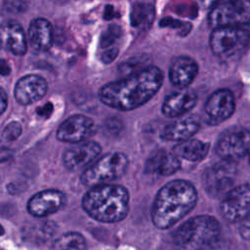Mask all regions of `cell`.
Here are the masks:
<instances>
[{
    "mask_svg": "<svg viewBox=\"0 0 250 250\" xmlns=\"http://www.w3.org/2000/svg\"><path fill=\"white\" fill-rule=\"evenodd\" d=\"M84 211L102 223H117L129 211L128 190L119 185L105 184L91 188L82 199Z\"/></svg>",
    "mask_w": 250,
    "mask_h": 250,
    "instance_id": "3",
    "label": "cell"
},
{
    "mask_svg": "<svg viewBox=\"0 0 250 250\" xmlns=\"http://www.w3.org/2000/svg\"><path fill=\"white\" fill-rule=\"evenodd\" d=\"M102 151L101 146L96 142H81L67 148L62 155L63 165L71 171L88 167L94 162Z\"/></svg>",
    "mask_w": 250,
    "mask_h": 250,
    "instance_id": "13",
    "label": "cell"
},
{
    "mask_svg": "<svg viewBox=\"0 0 250 250\" xmlns=\"http://www.w3.org/2000/svg\"><path fill=\"white\" fill-rule=\"evenodd\" d=\"M128 164V158L122 152L104 154L84 170L80 179L81 183L90 188L109 184L125 174Z\"/></svg>",
    "mask_w": 250,
    "mask_h": 250,
    "instance_id": "6",
    "label": "cell"
},
{
    "mask_svg": "<svg viewBox=\"0 0 250 250\" xmlns=\"http://www.w3.org/2000/svg\"><path fill=\"white\" fill-rule=\"evenodd\" d=\"M200 128L197 117L190 115L168 124L162 131V137L167 141L182 142L189 139Z\"/></svg>",
    "mask_w": 250,
    "mask_h": 250,
    "instance_id": "21",
    "label": "cell"
},
{
    "mask_svg": "<svg viewBox=\"0 0 250 250\" xmlns=\"http://www.w3.org/2000/svg\"><path fill=\"white\" fill-rule=\"evenodd\" d=\"M197 192L186 180H174L157 192L151 208L153 225L161 229H169L188 214L195 206Z\"/></svg>",
    "mask_w": 250,
    "mask_h": 250,
    "instance_id": "2",
    "label": "cell"
},
{
    "mask_svg": "<svg viewBox=\"0 0 250 250\" xmlns=\"http://www.w3.org/2000/svg\"><path fill=\"white\" fill-rule=\"evenodd\" d=\"M8 104V98L5 91L0 88V115L5 111Z\"/></svg>",
    "mask_w": 250,
    "mask_h": 250,
    "instance_id": "30",
    "label": "cell"
},
{
    "mask_svg": "<svg viewBox=\"0 0 250 250\" xmlns=\"http://www.w3.org/2000/svg\"><path fill=\"white\" fill-rule=\"evenodd\" d=\"M21 134V125L17 122H11L9 123L2 134V140H4V142H13L15 140H17L20 135Z\"/></svg>",
    "mask_w": 250,
    "mask_h": 250,
    "instance_id": "26",
    "label": "cell"
},
{
    "mask_svg": "<svg viewBox=\"0 0 250 250\" xmlns=\"http://www.w3.org/2000/svg\"><path fill=\"white\" fill-rule=\"evenodd\" d=\"M0 47H1V46H0Z\"/></svg>",
    "mask_w": 250,
    "mask_h": 250,
    "instance_id": "36",
    "label": "cell"
},
{
    "mask_svg": "<svg viewBox=\"0 0 250 250\" xmlns=\"http://www.w3.org/2000/svg\"><path fill=\"white\" fill-rule=\"evenodd\" d=\"M52 2H54V3H59V4H62V3H65V2H67V1H69V0H51Z\"/></svg>",
    "mask_w": 250,
    "mask_h": 250,
    "instance_id": "34",
    "label": "cell"
},
{
    "mask_svg": "<svg viewBox=\"0 0 250 250\" xmlns=\"http://www.w3.org/2000/svg\"><path fill=\"white\" fill-rule=\"evenodd\" d=\"M28 232L30 233V236L35 239L46 240L53 234L54 225L52 222H43V224L34 226L28 230Z\"/></svg>",
    "mask_w": 250,
    "mask_h": 250,
    "instance_id": "25",
    "label": "cell"
},
{
    "mask_svg": "<svg viewBox=\"0 0 250 250\" xmlns=\"http://www.w3.org/2000/svg\"><path fill=\"white\" fill-rule=\"evenodd\" d=\"M209 43L215 56L223 60H234L247 50L249 44L248 24L214 28Z\"/></svg>",
    "mask_w": 250,
    "mask_h": 250,
    "instance_id": "5",
    "label": "cell"
},
{
    "mask_svg": "<svg viewBox=\"0 0 250 250\" xmlns=\"http://www.w3.org/2000/svg\"><path fill=\"white\" fill-rule=\"evenodd\" d=\"M249 151V132L244 128H233L226 131L219 138L216 152L226 160L235 161L243 158Z\"/></svg>",
    "mask_w": 250,
    "mask_h": 250,
    "instance_id": "10",
    "label": "cell"
},
{
    "mask_svg": "<svg viewBox=\"0 0 250 250\" xmlns=\"http://www.w3.org/2000/svg\"><path fill=\"white\" fill-rule=\"evenodd\" d=\"M116 31L108 27V30L101 38V60L106 63L113 61L118 54V47L115 45L116 39H118Z\"/></svg>",
    "mask_w": 250,
    "mask_h": 250,
    "instance_id": "23",
    "label": "cell"
},
{
    "mask_svg": "<svg viewBox=\"0 0 250 250\" xmlns=\"http://www.w3.org/2000/svg\"><path fill=\"white\" fill-rule=\"evenodd\" d=\"M65 199V194L61 190L45 189L29 199L27 210L34 217H45L59 211L64 205Z\"/></svg>",
    "mask_w": 250,
    "mask_h": 250,
    "instance_id": "15",
    "label": "cell"
},
{
    "mask_svg": "<svg viewBox=\"0 0 250 250\" xmlns=\"http://www.w3.org/2000/svg\"><path fill=\"white\" fill-rule=\"evenodd\" d=\"M53 250H86V241L78 232H67L55 241Z\"/></svg>",
    "mask_w": 250,
    "mask_h": 250,
    "instance_id": "24",
    "label": "cell"
},
{
    "mask_svg": "<svg viewBox=\"0 0 250 250\" xmlns=\"http://www.w3.org/2000/svg\"><path fill=\"white\" fill-rule=\"evenodd\" d=\"M249 8L243 0H219L208 16L210 27L247 25L249 23Z\"/></svg>",
    "mask_w": 250,
    "mask_h": 250,
    "instance_id": "7",
    "label": "cell"
},
{
    "mask_svg": "<svg viewBox=\"0 0 250 250\" xmlns=\"http://www.w3.org/2000/svg\"><path fill=\"white\" fill-rule=\"evenodd\" d=\"M4 232H5V230H4V228L0 225V235H3L4 234Z\"/></svg>",
    "mask_w": 250,
    "mask_h": 250,
    "instance_id": "35",
    "label": "cell"
},
{
    "mask_svg": "<svg viewBox=\"0 0 250 250\" xmlns=\"http://www.w3.org/2000/svg\"><path fill=\"white\" fill-rule=\"evenodd\" d=\"M47 90V81L42 76L27 74L17 82L14 94L18 103L27 105L41 100L46 95Z\"/></svg>",
    "mask_w": 250,
    "mask_h": 250,
    "instance_id": "14",
    "label": "cell"
},
{
    "mask_svg": "<svg viewBox=\"0 0 250 250\" xmlns=\"http://www.w3.org/2000/svg\"><path fill=\"white\" fill-rule=\"evenodd\" d=\"M162 83V71L155 65H147L104 85L98 95L105 105L128 111L148 102L159 91Z\"/></svg>",
    "mask_w": 250,
    "mask_h": 250,
    "instance_id": "1",
    "label": "cell"
},
{
    "mask_svg": "<svg viewBox=\"0 0 250 250\" xmlns=\"http://www.w3.org/2000/svg\"><path fill=\"white\" fill-rule=\"evenodd\" d=\"M209 151V144L199 140L188 139L180 142L173 147V153L179 158L188 161H200Z\"/></svg>",
    "mask_w": 250,
    "mask_h": 250,
    "instance_id": "22",
    "label": "cell"
},
{
    "mask_svg": "<svg viewBox=\"0 0 250 250\" xmlns=\"http://www.w3.org/2000/svg\"><path fill=\"white\" fill-rule=\"evenodd\" d=\"M36 111H37V114L39 116H42L44 118H48L51 115L52 111H53V105H52V104L48 103L45 105H43L42 107L37 108Z\"/></svg>",
    "mask_w": 250,
    "mask_h": 250,
    "instance_id": "28",
    "label": "cell"
},
{
    "mask_svg": "<svg viewBox=\"0 0 250 250\" xmlns=\"http://www.w3.org/2000/svg\"><path fill=\"white\" fill-rule=\"evenodd\" d=\"M11 155H12V153L10 150L5 149V148L0 149V162L6 161L7 159H9L11 157Z\"/></svg>",
    "mask_w": 250,
    "mask_h": 250,
    "instance_id": "32",
    "label": "cell"
},
{
    "mask_svg": "<svg viewBox=\"0 0 250 250\" xmlns=\"http://www.w3.org/2000/svg\"><path fill=\"white\" fill-rule=\"evenodd\" d=\"M236 173V162L231 160L222 159L209 167L202 178L206 192L213 197H223L233 188Z\"/></svg>",
    "mask_w": 250,
    "mask_h": 250,
    "instance_id": "8",
    "label": "cell"
},
{
    "mask_svg": "<svg viewBox=\"0 0 250 250\" xmlns=\"http://www.w3.org/2000/svg\"><path fill=\"white\" fill-rule=\"evenodd\" d=\"M0 46L16 56H23L26 53V35L19 22L6 21L0 23Z\"/></svg>",
    "mask_w": 250,
    "mask_h": 250,
    "instance_id": "16",
    "label": "cell"
},
{
    "mask_svg": "<svg viewBox=\"0 0 250 250\" xmlns=\"http://www.w3.org/2000/svg\"><path fill=\"white\" fill-rule=\"evenodd\" d=\"M198 1L201 4V6H203L204 8H212L217 2H219V0H198Z\"/></svg>",
    "mask_w": 250,
    "mask_h": 250,
    "instance_id": "33",
    "label": "cell"
},
{
    "mask_svg": "<svg viewBox=\"0 0 250 250\" xmlns=\"http://www.w3.org/2000/svg\"><path fill=\"white\" fill-rule=\"evenodd\" d=\"M235 110L233 93L229 89L215 91L206 101L204 111L208 124L217 125L229 118Z\"/></svg>",
    "mask_w": 250,
    "mask_h": 250,
    "instance_id": "11",
    "label": "cell"
},
{
    "mask_svg": "<svg viewBox=\"0 0 250 250\" xmlns=\"http://www.w3.org/2000/svg\"><path fill=\"white\" fill-rule=\"evenodd\" d=\"M11 72V67L7 61L5 60H0V75L1 76H6Z\"/></svg>",
    "mask_w": 250,
    "mask_h": 250,
    "instance_id": "31",
    "label": "cell"
},
{
    "mask_svg": "<svg viewBox=\"0 0 250 250\" xmlns=\"http://www.w3.org/2000/svg\"><path fill=\"white\" fill-rule=\"evenodd\" d=\"M27 37L30 46L35 51H48L52 47L54 39V31L51 22L43 18L34 19L29 24Z\"/></svg>",
    "mask_w": 250,
    "mask_h": 250,
    "instance_id": "19",
    "label": "cell"
},
{
    "mask_svg": "<svg viewBox=\"0 0 250 250\" xmlns=\"http://www.w3.org/2000/svg\"><path fill=\"white\" fill-rule=\"evenodd\" d=\"M197 96L192 90L184 89L168 95L162 104V113L169 118L179 117L193 108Z\"/></svg>",
    "mask_w": 250,
    "mask_h": 250,
    "instance_id": "18",
    "label": "cell"
},
{
    "mask_svg": "<svg viewBox=\"0 0 250 250\" xmlns=\"http://www.w3.org/2000/svg\"><path fill=\"white\" fill-rule=\"evenodd\" d=\"M179 157L165 150L154 151L146 160V172L151 175L170 176L180 169Z\"/></svg>",
    "mask_w": 250,
    "mask_h": 250,
    "instance_id": "20",
    "label": "cell"
},
{
    "mask_svg": "<svg viewBox=\"0 0 250 250\" xmlns=\"http://www.w3.org/2000/svg\"><path fill=\"white\" fill-rule=\"evenodd\" d=\"M7 10H9L10 12H21V10L24 9V3L22 1H13V2H10L9 4L7 3L6 7H5Z\"/></svg>",
    "mask_w": 250,
    "mask_h": 250,
    "instance_id": "29",
    "label": "cell"
},
{
    "mask_svg": "<svg viewBox=\"0 0 250 250\" xmlns=\"http://www.w3.org/2000/svg\"><path fill=\"white\" fill-rule=\"evenodd\" d=\"M95 131V125L91 118L75 114L65 119L58 128L57 139L61 142L78 144L86 141Z\"/></svg>",
    "mask_w": 250,
    "mask_h": 250,
    "instance_id": "12",
    "label": "cell"
},
{
    "mask_svg": "<svg viewBox=\"0 0 250 250\" xmlns=\"http://www.w3.org/2000/svg\"><path fill=\"white\" fill-rule=\"evenodd\" d=\"M250 188L246 183L232 188L224 196L220 204V212L229 223L240 222L249 214Z\"/></svg>",
    "mask_w": 250,
    "mask_h": 250,
    "instance_id": "9",
    "label": "cell"
},
{
    "mask_svg": "<svg viewBox=\"0 0 250 250\" xmlns=\"http://www.w3.org/2000/svg\"><path fill=\"white\" fill-rule=\"evenodd\" d=\"M198 72L196 62L188 56L176 57L169 68V79L171 83L180 88H188L195 79Z\"/></svg>",
    "mask_w": 250,
    "mask_h": 250,
    "instance_id": "17",
    "label": "cell"
},
{
    "mask_svg": "<svg viewBox=\"0 0 250 250\" xmlns=\"http://www.w3.org/2000/svg\"><path fill=\"white\" fill-rule=\"evenodd\" d=\"M221 226L208 215L192 217L174 233V250H211L219 240Z\"/></svg>",
    "mask_w": 250,
    "mask_h": 250,
    "instance_id": "4",
    "label": "cell"
},
{
    "mask_svg": "<svg viewBox=\"0 0 250 250\" xmlns=\"http://www.w3.org/2000/svg\"><path fill=\"white\" fill-rule=\"evenodd\" d=\"M239 232L241 236L244 239H249V233H250V229H249V219L246 217L242 221H240V226H239Z\"/></svg>",
    "mask_w": 250,
    "mask_h": 250,
    "instance_id": "27",
    "label": "cell"
}]
</instances>
